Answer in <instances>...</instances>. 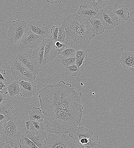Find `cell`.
<instances>
[{
	"label": "cell",
	"mask_w": 134,
	"mask_h": 148,
	"mask_svg": "<svg viewBox=\"0 0 134 148\" xmlns=\"http://www.w3.org/2000/svg\"><path fill=\"white\" fill-rule=\"evenodd\" d=\"M42 86L38 92V99L45 117L42 122L45 130L51 133L73 135L78 126L82 125L84 108L81 93L63 80Z\"/></svg>",
	"instance_id": "6da1fadb"
},
{
	"label": "cell",
	"mask_w": 134,
	"mask_h": 148,
	"mask_svg": "<svg viewBox=\"0 0 134 148\" xmlns=\"http://www.w3.org/2000/svg\"><path fill=\"white\" fill-rule=\"evenodd\" d=\"M66 33L65 42L67 47L76 50L86 48L89 45L93 33L90 22L77 14H72L62 22Z\"/></svg>",
	"instance_id": "7a4b0ae2"
},
{
	"label": "cell",
	"mask_w": 134,
	"mask_h": 148,
	"mask_svg": "<svg viewBox=\"0 0 134 148\" xmlns=\"http://www.w3.org/2000/svg\"><path fill=\"white\" fill-rule=\"evenodd\" d=\"M73 135L50 133L46 137L43 148H77Z\"/></svg>",
	"instance_id": "3957f363"
},
{
	"label": "cell",
	"mask_w": 134,
	"mask_h": 148,
	"mask_svg": "<svg viewBox=\"0 0 134 148\" xmlns=\"http://www.w3.org/2000/svg\"><path fill=\"white\" fill-rule=\"evenodd\" d=\"M21 125L20 122H17V118L14 116L8 122L4 123L2 133L0 137L1 141L13 146V140L18 138L20 135L19 130Z\"/></svg>",
	"instance_id": "277c9868"
},
{
	"label": "cell",
	"mask_w": 134,
	"mask_h": 148,
	"mask_svg": "<svg viewBox=\"0 0 134 148\" xmlns=\"http://www.w3.org/2000/svg\"><path fill=\"white\" fill-rule=\"evenodd\" d=\"M12 75L17 81H33L36 78V75L29 69L15 59L11 65Z\"/></svg>",
	"instance_id": "5b68a950"
},
{
	"label": "cell",
	"mask_w": 134,
	"mask_h": 148,
	"mask_svg": "<svg viewBox=\"0 0 134 148\" xmlns=\"http://www.w3.org/2000/svg\"><path fill=\"white\" fill-rule=\"evenodd\" d=\"M27 29L26 23L24 20L20 19L14 20L9 28L7 35L12 43H18Z\"/></svg>",
	"instance_id": "8992f818"
},
{
	"label": "cell",
	"mask_w": 134,
	"mask_h": 148,
	"mask_svg": "<svg viewBox=\"0 0 134 148\" xmlns=\"http://www.w3.org/2000/svg\"><path fill=\"white\" fill-rule=\"evenodd\" d=\"M40 36L27 29L20 41L19 46L24 48H34L42 42Z\"/></svg>",
	"instance_id": "52a82bcc"
},
{
	"label": "cell",
	"mask_w": 134,
	"mask_h": 148,
	"mask_svg": "<svg viewBox=\"0 0 134 148\" xmlns=\"http://www.w3.org/2000/svg\"><path fill=\"white\" fill-rule=\"evenodd\" d=\"M15 60L29 69L35 75L38 74L40 70L31 54L26 53H19L16 57Z\"/></svg>",
	"instance_id": "ba28073f"
},
{
	"label": "cell",
	"mask_w": 134,
	"mask_h": 148,
	"mask_svg": "<svg viewBox=\"0 0 134 148\" xmlns=\"http://www.w3.org/2000/svg\"><path fill=\"white\" fill-rule=\"evenodd\" d=\"M100 13V18L105 29H113L118 25V21L113 12L105 9Z\"/></svg>",
	"instance_id": "9c48e42d"
},
{
	"label": "cell",
	"mask_w": 134,
	"mask_h": 148,
	"mask_svg": "<svg viewBox=\"0 0 134 148\" xmlns=\"http://www.w3.org/2000/svg\"><path fill=\"white\" fill-rule=\"evenodd\" d=\"M28 29L41 37L46 38L48 34V28L46 24L41 20H33L27 24Z\"/></svg>",
	"instance_id": "30bf717a"
},
{
	"label": "cell",
	"mask_w": 134,
	"mask_h": 148,
	"mask_svg": "<svg viewBox=\"0 0 134 148\" xmlns=\"http://www.w3.org/2000/svg\"><path fill=\"white\" fill-rule=\"evenodd\" d=\"M44 48V59L47 63L52 61L58 55L54 43L50 39L45 38L41 42Z\"/></svg>",
	"instance_id": "8fae6325"
},
{
	"label": "cell",
	"mask_w": 134,
	"mask_h": 148,
	"mask_svg": "<svg viewBox=\"0 0 134 148\" xmlns=\"http://www.w3.org/2000/svg\"><path fill=\"white\" fill-rule=\"evenodd\" d=\"M25 135L38 148H43L47 136L46 133L44 130L34 131H27Z\"/></svg>",
	"instance_id": "7c38bea8"
},
{
	"label": "cell",
	"mask_w": 134,
	"mask_h": 148,
	"mask_svg": "<svg viewBox=\"0 0 134 148\" xmlns=\"http://www.w3.org/2000/svg\"><path fill=\"white\" fill-rule=\"evenodd\" d=\"M92 131L83 126L78 127L74 133L73 136L80 145L87 143L88 139L93 136Z\"/></svg>",
	"instance_id": "4fadbf2b"
},
{
	"label": "cell",
	"mask_w": 134,
	"mask_h": 148,
	"mask_svg": "<svg viewBox=\"0 0 134 148\" xmlns=\"http://www.w3.org/2000/svg\"><path fill=\"white\" fill-rule=\"evenodd\" d=\"M21 90L20 95L25 98L33 97L36 90L35 84L33 81H17Z\"/></svg>",
	"instance_id": "5bb4252c"
},
{
	"label": "cell",
	"mask_w": 134,
	"mask_h": 148,
	"mask_svg": "<svg viewBox=\"0 0 134 148\" xmlns=\"http://www.w3.org/2000/svg\"><path fill=\"white\" fill-rule=\"evenodd\" d=\"M32 56L39 67L42 68L46 64L44 59V46L41 43L34 48Z\"/></svg>",
	"instance_id": "9a60e30c"
},
{
	"label": "cell",
	"mask_w": 134,
	"mask_h": 148,
	"mask_svg": "<svg viewBox=\"0 0 134 148\" xmlns=\"http://www.w3.org/2000/svg\"><path fill=\"white\" fill-rule=\"evenodd\" d=\"M128 7L127 5H121L118 3L115 4L113 13L118 20L123 21L128 20L129 17Z\"/></svg>",
	"instance_id": "2e32d148"
},
{
	"label": "cell",
	"mask_w": 134,
	"mask_h": 148,
	"mask_svg": "<svg viewBox=\"0 0 134 148\" xmlns=\"http://www.w3.org/2000/svg\"><path fill=\"white\" fill-rule=\"evenodd\" d=\"M14 109L12 106L6 102L0 105V121L5 123L13 117L12 111Z\"/></svg>",
	"instance_id": "e0dca14e"
},
{
	"label": "cell",
	"mask_w": 134,
	"mask_h": 148,
	"mask_svg": "<svg viewBox=\"0 0 134 148\" xmlns=\"http://www.w3.org/2000/svg\"><path fill=\"white\" fill-rule=\"evenodd\" d=\"M98 12L88 7L86 4L80 6L77 14L87 20L92 21L98 14Z\"/></svg>",
	"instance_id": "ac0fdd59"
},
{
	"label": "cell",
	"mask_w": 134,
	"mask_h": 148,
	"mask_svg": "<svg viewBox=\"0 0 134 148\" xmlns=\"http://www.w3.org/2000/svg\"><path fill=\"white\" fill-rule=\"evenodd\" d=\"M123 66L127 68L134 65V53L128 52L123 53L119 59Z\"/></svg>",
	"instance_id": "d6986e66"
},
{
	"label": "cell",
	"mask_w": 134,
	"mask_h": 148,
	"mask_svg": "<svg viewBox=\"0 0 134 148\" xmlns=\"http://www.w3.org/2000/svg\"><path fill=\"white\" fill-rule=\"evenodd\" d=\"M90 22L93 34L94 36L100 35L104 32L105 29L100 18L96 16Z\"/></svg>",
	"instance_id": "ffe728a7"
},
{
	"label": "cell",
	"mask_w": 134,
	"mask_h": 148,
	"mask_svg": "<svg viewBox=\"0 0 134 148\" xmlns=\"http://www.w3.org/2000/svg\"><path fill=\"white\" fill-rule=\"evenodd\" d=\"M29 120L40 122H43L45 118L42 110L39 108L33 106L29 112Z\"/></svg>",
	"instance_id": "44dd1931"
},
{
	"label": "cell",
	"mask_w": 134,
	"mask_h": 148,
	"mask_svg": "<svg viewBox=\"0 0 134 148\" xmlns=\"http://www.w3.org/2000/svg\"><path fill=\"white\" fill-rule=\"evenodd\" d=\"M87 6L98 12L99 9L103 8L108 3L107 0H86Z\"/></svg>",
	"instance_id": "7402d4cb"
},
{
	"label": "cell",
	"mask_w": 134,
	"mask_h": 148,
	"mask_svg": "<svg viewBox=\"0 0 134 148\" xmlns=\"http://www.w3.org/2000/svg\"><path fill=\"white\" fill-rule=\"evenodd\" d=\"M7 88L10 97H13L16 95L20 94L21 90L19 85L16 81L9 83Z\"/></svg>",
	"instance_id": "603a6c76"
},
{
	"label": "cell",
	"mask_w": 134,
	"mask_h": 148,
	"mask_svg": "<svg viewBox=\"0 0 134 148\" xmlns=\"http://www.w3.org/2000/svg\"><path fill=\"white\" fill-rule=\"evenodd\" d=\"M100 142L98 136L95 135L91 137L86 143L80 145V148H100Z\"/></svg>",
	"instance_id": "cb8c5ba5"
},
{
	"label": "cell",
	"mask_w": 134,
	"mask_h": 148,
	"mask_svg": "<svg viewBox=\"0 0 134 148\" xmlns=\"http://www.w3.org/2000/svg\"><path fill=\"white\" fill-rule=\"evenodd\" d=\"M25 126L30 131L43 130H45L42 122L33 121L29 119L26 122Z\"/></svg>",
	"instance_id": "d4e9b609"
},
{
	"label": "cell",
	"mask_w": 134,
	"mask_h": 148,
	"mask_svg": "<svg viewBox=\"0 0 134 148\" xmlns=\"http://www.w3.org/2000/svg\"><path fill=\"white\" fill-rule=\"evenodd\" d=\"M20 148H38L36 145L25 135H23L20 140Z\"/></svg>",
	"instance_id": "484cf974"
},
{
	"label": "cell",
	"mask_w": 134,
	"mask_h": 148,
	"mask_svg": "<svg viewBox=\"0 0 134 148\" xmlns=\"http://www.w3.org/2000/svg\"><path fill=\"white\" fill-rule=\"evenodd\" d=\"M65 73L68 75L73 76H80L81 74V69L76 64L69 66L65 68Z\"/></svg>",
	"instance_id": "4316f807"
},
{
	"label": "cell",
	"mask_w": 134,
	"mask_h": 148,
	"mask_svg": "<svg viewBox=\"0 0 134 148\" xmlns=\"http://www.w3.org/2000/svg\"><path fill=\"white\" fill-rule=\"evenodd\" d=\"M76 50L75 49L67 47L59 54H61L62 58L73 57H75Z\"/></svg>",
	"instance_id": "83f0119b"
},
{
	"label": "cell",
	"mask_w": 134,
	"mask_h": 148,
	"mask_svg": "<svg viewBox=\"0 0 134 148\" xmlns=\"http://www.w3.org/2000/svg\"><path fill=\"white\" fill-rule=\"evenodd\" d=\"M76 59L74 57L60 59V63L65 68L76 64Z\"/></svg>",
	"instance_id": "f1b7e54d"
},
{
	"label": "cell",
	"mask_w": 134,
	"mask_h": 148,
	"mask_svg": "<svg viewBox=\"0 0 134 148\" xmlns=\"http://www.w3.org/2000/svg\"><path fill=\"white\" fill-rule=\"evenodd\" d=\"M66 36V33L63 26L61 24L58 26V33L57 41L64 43Z\"/></svg>",
	"instance_id": "f546056e"
},
{
	"label": "cell",
	"mask_w": 134,
	"mask_h": 148,
	"mask_svg": "<svg viewBox=\"0 0 134 148\" xmlns=\"http://www.w3.org/2000/svg\"><path fill=\"white\" fill-rule=\"evenodd\" d=\"M58 26L56 25L52 26L51 29L50 39L54 43L57 41L58 33Z\"/></svg>",
	"instance_id": "4dcf8cb0"
},
{
	"label": "cell",
	"mask_w": 134,
	"mask_h": 148,
	"mask_svg": "<svg viewBox=\"0 0 134 148\" xmlns=\"http://www.w3.org/2000/svg\"><path fill=\"white\" fill-rule=\"evenodd\" d=\"M54 46L56 51L58 52V55L67 47L66 44L58 41H57L54 43Z\"/></svg>",
	"instance_id": "1f68e13d"
},
{
	"label": "cell",
	"mask_w": 134,
	"mask_h": 148,
	"mask_svg": "<svg viewBox=\"0 0 134 148\" xmlns=\"http://www.w3.org/2000/svg\"><path fill=\"white\" fill-rule=\"evenodd\" d=\"M88 53L86 50L82 49L76 50L75 57L76 59L83 56H88Z\"/></svg>",
	"instance_id": "d6a6232c"
},
{
	"label": "cell",
	"mask_w": 134,
	"mask_h": 148,
	"mask_svg": "<svg viewBox=\"0 0 134 148\" xmlns=\"http://www.w3.org/2000/svg\"><path fill=\"white\" fill-rule=\"evenodd\" d=\"M87 56H83L76 59V64L78 67H80L82 64L83 60L85 59Z\"/></svg>",
	"instance_id": "836d02e7"
},
{
	"label": "cell",
	"mask_w": 134,
	"mask_h": 148,
	"mask_svg": "<svg viewBox=\"0 0 134 148\" xmlns=\"http://www.w3.org/2000/svg\"><path fill=\"white\" fill-rule=\"evenodd\" d=\"M6 95L0 91V105L6 102Z\"/></svg>",
	"instance_id": "e575fe53"
},
{
	"label": "cell",
	"mask_w": 134,
	"mask_h": 148,
	"mask_svg": "<svg viewBox=\"0 0 134 148\" xmlns=\"http://www.w3.org/2000/svg\"><path fill=\"white\" fill-rule=\"evenodd\" d=\"M6 74V71L5 70L2 69L0 68V78L2 79L4 81H6V79L4 77L3 75Z\"/></svg>",
	"instance_id": "d590c367"
},
{
	"label": "cell",
	"mask_w": 134,
	"mask_h": 148,
	"mask_svg": "<svg viewBox=\"0 0 134 148\" xmlns=\"http://www.w3.org/2000/svg\"><path fill=\"white\" fill-rule=\"evenodd\" d=\"M47 1L48 2L50 3L52 5L55 4H60L62 2V0H47Z\"/></svg>",
	"instance_id": "8d00e7d4"
},
{
	"label": "cell",
	"mask_w": 134,
	"mask_h": 148,
	"mask_svg": "<svg viewBox=\"0 0 134 148\" xmlns=\"http://www.w3.org/2000/svg\"><path fill=\"white\" fill-rule=\"evenodd\" d=\"M3 81V80L0 78V91L3 90V87H5L7 88V87L5 85Z\"/></svg>",
	"instance_id": "74e56055"
},
{
	"label": "cell",
	"mask_w": 134,
	"mask_h": 148,
	"mask_svg": "<svg viewBox=\"0 0 134 148\" xmlns=\"http://www.w3.org/2000/svg\"><path fill=\"white\" fill-rule=\"evenodd\" d=\"M3 124L4 123H3L0 121V137L1 136L2 133Z\"/></svg>",
	"instance_id": "f35d334b"
},
{
	"label": "cell",
	"mask_w": 134,
	"mask_h": 148,
	"mask_svg": "<svg viewBox=\"0 0 134 148\" xmlns=\"http://www.w3.org/2000/svg\"><path fill=\"white\" fill-rule=\"evenodd\" d=\"M131 70L133 72V74H134V65L132 67Z\"/></svg>",
	"instance_id": "ab89813d"
},
{
	"label": "cell",
	"mask_w": 134,
	"mask_h": 148,
	"mask_svg": "<svg viewBox=\"0 0 134 148\" xmlns=\"http://www.w3.org/2000/svg\"><path fill=\"white\" fill-rule=\"evenodd\" d=\"M8 93V92H7V91H5V92H4V93L5 94H6V95Z\"/></svg>",
	"instance_id": "60d3db41"
},
{
	"label": "cell",
	"mask_w": 134,
	"mask_h": 148,
	"mask_svg": "<svg viewBox=\"0 0 134 148\" xmlns=\"http://www.w3.org/2000/svg\"><path fill=\"white\" fill-rule=\"evenodd\" d=\"M80 85L82 86H83L84 85H83V84L81 82V83H80Z\"/></svg>",
	"instance_id": "b9f144b4"
},
{
	"label": "cell",
	"mask_w": 134,
	"mask_h": 148,
	"mask_svg": "<svg viewBox=\"0 0 134 148\" xmlns=\"http://www.w3.org/2000/svg\"><path fill=\"white\" fill-rule=\"evenodd\" d=\"M14 148H20L18 147H15Z\"/></svg>",
	"instance_id": "7bdbcfd3"
}]
</instances>
